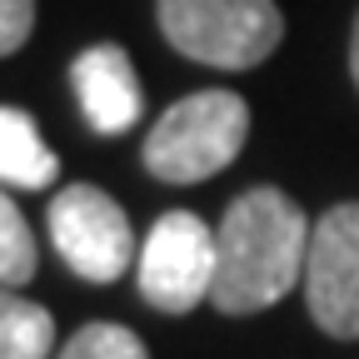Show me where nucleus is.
I'll list each match as a JSON object with an SVG mask.
<instances>
[{
    "instance_id": "9d476101",
    "label": "nucleus",
    "mask_w": 359,
    "mask_h": 359,
    "mask_svg": "<svg viewBox=\"0 0 359 359\" xmlns=\"http://www.w3.org/2000/svg\"><path fill=\"white\" fill-rule=\"evenodd\" d=\"M35 280V235L20 215V205L0 190V285L20 290Z\"/></svg>"
},
{
    "instance_id": "6e6552de",
    "label": "nucleus",
    "mask_w": 359,
    "mask_h": 359,
    "mask_svg": "<svg viewBox=\"0 0 359 359\" xmlns=\"http://www.w3.org/2000/svg\"><path fill=\"white\" fill-rule=\"evenodd\" d=\"M55 175H60V160L45 145L40 125L15 105H0V185L45 190L55 185Z\"/></svg>"
},
{
    "instance_id": "0eeeda50",
    "label": "nucleus",
    "mask_w": 359,
    "mask_h": 359,
    "mask_svg": "<svg viewBox=\"0 0 359 359\" xmlns=\"http://www.w3.org/2000/svg\"><path fill=\"white\" fill-rule=\"evenodd\" d=\"M70 85H75L85 125L100 130V135L135 130V120L145 110L140 75H135V65L120 45H90V50H80L70 65Z\"/></svg>"
},
{
    "instance_id": "f03ea898",
    "label": "nucleus",
    "mask_w": 359,
    "mask_h": 359,
    "mask_svg": "<svg viewBox=\"0 0 359 359\" xmlns=\"http://www.w3.org/2000/svg\"><path fill=\"white\" fill-rule=\"evenodd\" d=\"M250 135V105L235 90H200L175 100L145 140V170L165 185H200L235 165Z\"/></svg>"
},
{
    "instance_id": "20e7f679",
    "label": "nucleus",
    "mask_w": 359,
    "mask_h": 359,
    "mask_svg": "<svg viewBox=\"0 0 359 359\" xmlns=\"http://www.w3.org/2000/svg\"><path fill=\"white\" fill-rule=\"evenodd\" d=\"M219 235L190 210H170L150 224L140 245V294L160 314H190L215 299Z\"/></svg>"
},
{
    "instance_id": "7ed1b4c3",
    "label": "nucleus",
    "mask_w": 359,
    "mask_h": 359,
    "mask_svg": "<svg viewBox=\"0 0 359 359\" xmlns=\"http://www.w3.org/2000/svg\"><path fill=\"white\" fill-rule=\"evenodd\" d=\"M155 15L180 55L219 70H250L285 40L275 0H155Z\"/></svg>"
},
{
    "instance_id": "ddd939ff",
    "label": "nucleus",
    "mask_w": 359,
    "mask_h": 359,
    "mask_svg": "<svg viewBox=\"0 0 359 359\" xmlns=\"http://www.w3.org/2000/svg\"><path fill=\"white\" fill-rule=\"evenodd\" d=\"M349 75L359 85V15H354V35H349Z\"/></svg>"
},
{
    "instance_id": "1a4fd4ad",
    "label": "nucleus",
    "mask_w": 359,
    "mask_h": 359,
    "mask_svg": "<svg viewBox=\"0 0 359 359\" xmlns=\"http://www.w3.org/2000/svg\"><path fill=\"white\" fill-rule=\"evenodd\" d=\"M55 320L50 309L0 285V359H50Z\"/></svg>"
},
{
    "instance_id": "f8f14e48",
    "label": "nucleus",
    "mask_w": 359,
    "mask_h": 359,
    "mask_svg": "<svg viewBox=\"0 0 359 359\" xmlns=\"http://www.w3.org/2000/svg\"><path fill=\"white\" fill-rule=\"evenodd\" d=\"M35 30V0H0V60L15 55Z\"/></svg>"
},
{
    "instance_id": "f257e3e1",
    "label": "nucleus",
    "mask_w": 359,
    "mask_h": 359,
    "mask_svg": "<svg viewBox=\"0 0 359 359\" xmlns=\"http://www.w3.org/2000/svg\"><path fill=\"white\" fill-rule=\"evenodd\" d=\"M309 235L314 224L285 190H245L219 219V275L210 304L219 314H259L280 304L309 264Z\"/></svg>"
},
{
    "instance_id": "39448f33",
    "label": "nucleus",
    "mask_w": 359,
    "mask_h": 359,
    "mask_svg": "<svg viewBox=\"0 0 359 359\" xmlns=\"http://www.w3.org/2000/svg\"><path fill=\"white\" fill-rule=\"evenodd\" d=\"M50 240L90 285H110L135 264V230L100 185H65L50 200Z\"/></svg>"
},
{
    "instance_id": "423d86ee",
    "label": "nucleus",
    "mask_w": 359,
    "mask_h": 359,
    "mask_svg": "<svg viewBox=\"0 0 359 359\" xmlns=\"http://www.w3.org/2000/svg\"><path fill=\"white\" fill-rule=\"evenodd\" d=\"M304 304L334 339H359V200L330 205L309 235Z\"/></svg>"
},
{
    "instance_id": "9b49d317",
    "label": "nucleus",
    "mask_w": 359,
    "mask_h": 359,
    "mask_svg": "<svg viewBox=\"0 0 359 359\" xmlns=\"http://www.w3.org/2000/svg\"><path fill=\"white\" fill-rule=\"evenodd\" d=\"M55 359H150V354H145V344H140V334H135V330L100 320V325L75 330V334L60 344Z\"/></svg>"
}]
</instances>
